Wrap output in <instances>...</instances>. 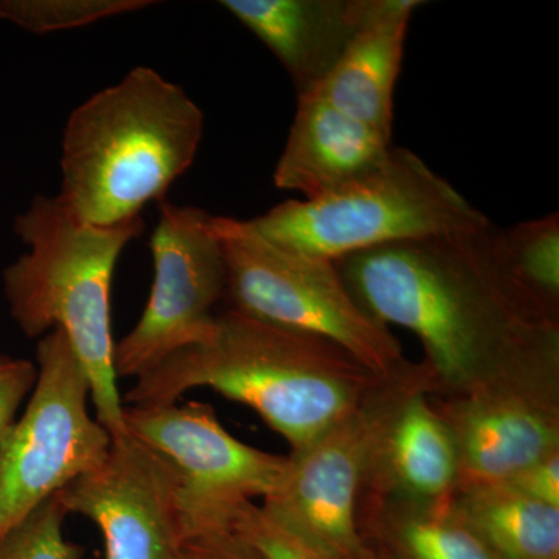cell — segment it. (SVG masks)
Returning a JSON list of instances; mask_svg holds the SVG:
<instances>
[{
    "label": "cell",
    "instance_id": "obj_4",
    "mask_svg": "<svg viewBox=\"0 0 559 559\" xmlns=\"http://www.w3.org/2000/svg\"><path fill=\"white\" fill-rule=\"evenodd\" d=\"M202 135L200 106L179 84L139 66L70 114L58 197L95 226L138 219L193 165Z\"/></svg>",
    "mask_w": 559,
    "mask_h": 559
},
{
    "label": "cell",
    "instance_id": "obj_13",
    "mask_svg": "<svg viewBox=\"0 0 559 559\" xmlns=\"http://www.w3.org/2000/svg\"><path fill=\"white\" fill-rule=\"evenodd\" d=\"M221 5L275 55L299 98L325 81L382 0H223Z\"/></svg>",
    "mask_w": 559,
    "mask_h": 559
},
{
    "label": "cell",
    "instance_id": "obj_17",
    "mask_svg": "<svg viewBox=\"0 0 559 559\" xmlns=\"http://www.w3.org/2000/svg\"><path fill=\"white\" fill-rule=\"evenodd\" d=\"M452 510L499 559H559V509L506 484L457 488Z\"/></svg>",
    "mask_w": 559,
    "mask_h": 559
},
{
    "label": "cell",
    "instance_id": "obj_12",
    "mask_svg": "<svg viewBox=\"0 0 559 559\" xmlns=\"http://www.w3.org/2000/svg\"><path fill=\"white\" fill-rule=\"evenodd\" d=\"M57 496L68 514L97 525L105 559H179L182 554L175 471L131 436L112 440L105 462Z\"/></svg>",
    "mask_w": 559,
    "mask_h": 559
},
{
    "label": "cell",
    "instance_id": "obj_14",
    "mask_svg": "<svg viewBox=\"0 0 559 559\" xmlns=\"http://www.w3.org/2000/svg\"><path fill=\"white\" fill-rule=\"evenodd\" d=\"M392 148V138L316 95H305L297 98L274 183L304 194V200H316L380 167Z\"/></svg>",
    "mask_w": 559,
    "mask_h": 559
},
{
    "label": "cell",
    "instance_id": "obj_10",
    "mask_svg": "<svg viewBox=\"0 0 559 559\" xmlns=\"http://www.w3.org/2000/svg\"><path fill=\"white\" fill-rule=\"evenodd\" d=\"M154 277L145 310L114 347L117 377L148 373L180 349L207 340L213 308L226 296L227 266L215 216L162 201L151 237Z\"/></svg>",
    "mask_w": 559,
    "mask_h": 559
},
{
    "label": "cell",
    "instance_id": "obj_1",
    "mask_svg": "<svg viewBox=\"0 0 559 559\" xmlns=\"http://www.w3.org/2000/svg\"><path fill=\"white\" fill-rule=\"evenodd\" d=\"M485 229L393 242L334 261L360 307L421 342L436 384L466 392L558 355V316L510 278Z\"/></svg>",
    "mask_w": 559,
    "mask_h": 559
},
{
    "label": "cell",
    "instance_id": "obj_27",
    "mask_svg": "<svg viewBox=\"0 0 559 559\" xmlns=\"http://www.w3.org/2000/svg\"><path fill=\"white\" fill-rule=\"evenodd\" d=\"M179 559H200L197 557V555L193 554V551L183 549L182 554H180Z\"/></svg>",
    "mask_w": 559,
    "mask_h": 559
},
{
    "label": "cell",
    "instance_id": "obj_11",
    "mask_svg": "<svg viewBox=\"0 0 559 559\" xmlns=\"http://www.w3.org/2000/svg\"><path fill=\"white\" fill-rule=\"evenodd\" d=\"M557 373L558 355L528 360L437 409L457 444V488L506 484L559 452Z\"/></svg>",
    "mask_w": 559,
    "mask_h": 559
},
{
    "label": "cell",
    "instance_id": "obj_5",
    "mask_svg": "<svg viewBox=\"0 0 559 559\" xmlns=\"http://www.w3.org/2000/svg\"><path fill=\"white\" fill-rule=\"evenodd\" d=\"M249 223L277 248L330 261L491 224L417 154L395 146L362 178L316 200L282 202Z\"/></svg>",
    "mask_w": 559,
    "mask_h": 559
},
{
    "label": "cell",
    "instance_id": "obj_26",
    "mask_svg": "<svg viewBox=\"0 0 559 559\" xmlns=\"http://www.w3.org/2000/svg\"><path fill=\"white\" fill-rule=\"evenodd\" d=\"M367 544H369V543H367ZM369 546H370L369 559H393L392 557H390V555L385 554L384 550H381L380 547L371 546V544H369Z\"/></svg>",
    "mask_w": 559,
    "mask_h": 559
},
{
    "label": "cell",
    "instance_id": "obj_2",
    "mask_svg": "<svg viewBox=\"0 0 559 559\" xmlns=\"http://www.w3.org/2000/svg\"><path fill=\"white\" fill-rule=\"evenodd\" d=\"M344 349L241 312L216 314L207 340L171 355L135 380L128 406L178 403L209 388L260 415L304 450L356 409L382 381Z\"/></svg>",
    "mask_w": 559,
    "mask_h": 559
},
{
    "label": "cell",
    "instance_id": "obj_15",
    "mask_svg": "<svg viewBox=\"0 0 559 559\" xmlns=\"http://www.w3.org/2000/svg\"><path fill=\"white\" fill-rule=\"evenodd\" d=\"M419 385L390 419L369 485L418 506L447 502L459 484V452L450 426Z\"/></svg>",
    "mask_w": 559,
    "mask_h": 559
},
{
    "label": "cell",
    "instance_id": "obj_9",
    "mask_svg": "<svg viewBox=\"0 0 559 559\" xmlns=\"http://www.w3.org/2000/svg\"><path fill=\"white\" fill-rule=\"evenodd\" d=\"M124 426L175 471L183 547L229 530L241 506L274 492L288 465V457L235 439L215 409L200 401L124 406Z\"/></svg>",
    "mask_w": 559,
    "mask_h": 559
},
{
    "label": "cell",
    "instance_id": "obj_6",
    "mask_svg": "<svg viewBox=\"0 0 559 559\" xmlns=\"http://www.w3.org/2000/svg\"><path fill=\"white\" fill-rule=\"evenodd\" d=\"M215 226L231 310L330 342L380 378L409 369L400 341L360 307L334 261L277 248L249 219L215 216Z\"/></svg>",
    "mask_w": 559,
    "mask_h": 559
},
{
    "label": "cell",
    "instance_id": "obj_3",
    "mask_svg": "<svg viewBox=\"0 0 559 559\" xmlns=\"http://www.w3.org/2000/svg\"><path fill=\"white\" fill-rule=\"evenodd\" d=\"M13 230L28 250L2 274L11 318L28 337L60 330L90 381L95 418L112 440L130 436L114 367L110 286L121 252L143 234L145 221L95 226L58 194H36Z\"/></svg>",
    "mask_w": 559,
    "mask_h": 559
},
{
    "label": "cell",
    "instance_id": "obj_24",
    "mask_svg": "<svg viewBox=\"0 0 559 559\" xmlns=\"http://www.w3.org/2000/svg\"><path fill=\"white\" fill-rule=\"evenodd\" d=\"M506 485L528 496L530 499L559 509V452L521 471L507 480Z\"/></svg>",
    "mask_w": 559,
    "mask_h": 559
},
{
    "label": "cell",
    "instance_id": "obj_19",
    "mask_svg": "<svg viewBox=\"0 0 559 559\" xmlns=\"http://www.w3.org/2000/svg\"><path fill=\"white\" fill-rule=\"evenodd\" d=\"M492 248L510 278L540 308L558 316L559 216L492 229Z\"/></svg>",
    "mask_w": 559,
    "mask_h": 559
},
{
    "label": "cell",
    "instance_id": "obj_8",
    "mask_svg": "<svg viewBox=\"0 0 559 559\" xmlns=\"http://www.w3.org/2000/svg\"><path fill=\"white\" fill-rule=\"evenodd\" d=\"M36 369L27 409L0 443V540L98 468L112 444L91 415L90 381L60 330L40 337Z\"/></svg>",
    "mask_w": 559,
    "mask_h": 559
},
{
    "label": "cell",
    "instance_id": "obj_23",
    "mask_svg": "<svg viewBox=\"0 0 559 559\" xmlns=\"http://www.w3.org/2000/svg\"><path fill=\"white\" fill-rule=\"evenodd\" d=\"M35 364L0 353V443L16 421L21 404L35 388Z\"/></svg>",
    "mask_w": 559,
    "mask_h": 559
},
{
    "label": "cell",
    "instance_id": "obj_22",
    "mask_svg": "<svg viewBox=\"0 0 559 559\" xmlns=\"http://www.w3.org/2000/svg\"><path fill=\"white\" fill-rule=\"evenodd\" d=\"M229 530L246 540L261 559H331L253 502L238 509Z\"/></svg>",
    "mask_w": 559,
    "mask_h": 559
},
{
    "label": "cell",
    "instance_id": "obj_16",
    "mask_svg": "<svg viewBox=\"0 0 559 559\" xmlns=\"http://www.w3.org/2000/svg\"><path fill=\"white\" fill-rule=\"evenodd\" d=\"M425 2L382 0L344 57L311 94L382 134H393V95L403 66L412 14ZM305 97V95H304Z\"/></svg>",
    "mask_w": 559,
    "mask_h": 559
},
{
    "label": "cell",
    "instance_id": "obj_21",
    "mask_svg": "<svg viewBox=\"0 0 559 559\" xmlns=\"http://www.w3.org/2000/svg\"><path fill=\"white\" fill-rule=\"evenodd\" d=\"M68 511L55 495L0 540V559H81L83 550L64 535Z\"/></svg>",
    "mask_w": 559,
    "mask_h": 559
},
{
    "label": "cell",
    "instance_id": "obj_20",
    "mask_svg": "<svg viewBox=\"0 0 559 559\" xmlns=\"http://www.w3.org/2000/svg\"><path fill=\"white\" fill-rule=\"evenodd\" d=\"M153 5L151 0H0V20L33 35H49Z\"/></svg>",
    "mask_w": 559,
    "mask_h": 559
},
{
    "label": "cell",
    "instance_id": "obj_18",
    "mask_svg": "<svg viewBox=\"0 0 559 559\" xmlns=\"http://www.w3.org/2000/svg\"><path fill=\"white\" fill-rule=\"evenodd\" d=\"M450 500L436 506L393 500L374 509L364 539L393 559H499Z\"/></svg>",
    "mask_w": 559,
    "mask_h": 559
},
{
    "label": "cell",
    "instance_id": "obj_25",
    "mask_svg": "<svg viewBox=\"0 0 559 559\" xmlns=\"http://www.w3.org/2000/svg\"><path fill=\"white\" fill-rule=\"evenodd\" d=\"M183 549L193 551L200 559H261L260 555L231 530L202 535L190 540Z\"/></svg>",
    "mask_w": 559,
    "mask_h": 559
},
{
    "label": "cell",
    "instance_id": "obj_7",
    "mask_svg": "<svg viewBox=\"0 0 559 559\" xmlns=\"http://www.w3.org/2000/svg\"><path fill=\"white\" fill-rule=\"evenodd\" d=\"M425 384L436 385L425 364L382 381L347 417L290 452L282 480L261 507L331 559H369L360 500L390 419L412 390Z\"/></svg>",
    "mask_w": 559,
    "mask_h": 559
}]
</instances>
